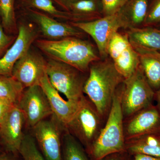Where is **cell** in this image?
I'll return each mask as SVG.
<instances>
[{
	"mask_svg": "<svg viewBox=\"0 0 160 160\" xmlns=\"http://www.w3.org/2000/svg\"><path fill=\"white\" fill-rule=\"evenodd\" d=\"M125 78L109 57L95 61L89 66L83 92L94 104L98 112L107 119L112 101Z\"/></svg>",
	"mask_w": 160,
	"mask_h": 160,
	"instance_id": "1",
	"label": "cell"
},
{
	"mask_svg": "<svg viewBox=\"0 0 160 160\" xmlns=\"http://www.w3.org/2000/svg\"><path fill=\"white\" fill-rule=\"evenodd\" d=\"M82 38L67 37L51 40H36L37 47L49 59L66 63L85 73L91 63L101 59L98 49Z\"/></svg>",
	"mask_w": 160,
	"mask_h": 160,
	"instance_id": "2",
	"label": "cell"
},
{
	"mask_svg": "<svg viewBox=\"0 0 160 160\" xmlns=\"http://www.w3.org/2000/svg\"><path fill=\"white\" fill-rule=\"evenodd\" d=\"M123 83L113 98L106 123L99 136L87 152L92 160H99L108 155L126 150L124 117L121 105Z\"/></svg>",
	"mask_w": 160,
	"mask_h": 160,
	"instance_id": "3",
	"label": "cell"
},
{
	"mask_svg": "<svg viewBox=\"0 0 160 160\" xmlns=\"http://www.w3.org/2000/svg\"><path fill=\"white\" fill-rule=\"evenodd\" d=\"M106 121L99 113L94 104L84 95L77 111L66 128L87 152L97 139Z\"/></svg>",
	"mask_w": 160,
	"mask_h": 160,
	"instance_id": "4",
	"label": "cell"
},
{
	"mask_svg": "<svg viewBox=\"0 0 160 160\" xmlns=\"http://www.w3.org/2000/svg\"><path fill=\"white\" fill-rule=\"evenodd\" d=\"M155 92L146 79L140 65L123 83L121 105L124 119L153 104Z\"/></svg>",
	"mask_w": 160,
	"mask_h": 160,
	"instance_id": "5",
	"label": "cell"
},
{
	"mask_svg": "<svg viewBox=\"0 0 160 160\" xmlns=\"http://www.w3.org/2000/svg\"><path fill=\"white\" fill-rule=\"evenodd\" d=\"M46 72L52 86L67 100H79L84 95L83 88L88 77L86 73L51 59L47 61Z\"/></svg>",
	"mask_w": 160,
	"mask_h": 160,
	"instance_id": "6",
	"label": "cell"
},
{
	"mask_svg": "<svg viewBox=\"0 0 160 160\" xmlns=\"http://www.w3.org/2000/svg\"><path fill=\"white\" fill-rule=\"evenodd\" d=\"M69 23L91 37L96 44L101 59L109 57L108 46L112 37L120 29L124 28L118 12L92 21Z\"/></svg>",
	"mask_w": 160,
	"mask_h": 160,
	"instance_id": "7",
	"label": "cell"
},
{
	"mask_svg": "<svg viewBox=\"0 0 160 160\" xmlns=\"http://www.w3.org/2000/svg\"><path fill=\"white\" fill-rule=\"evenodd\" d=\"M40 151L48 160H62V132L66 127L52 114L50 119L43 120L32 128Z\"/></svg>",
	"mask_w": 160,
	"mask_h": 160,
	"instance_id": "8",
	"label": "cell"
},
{
	"mask_svg": "<svg viewBox=\"0 0 160 160\" xmlns=\"http://www.w3.org/2000/svg\"><path fill=\"white\" fill-rule=\"evenodd\" d=\"M17 106L24 114L26 125L31 128L53 114L47 96L40 85L25 88Z\"/></svg>",
	"mask_w": 160,
	"mask_h": 160,
	"instance_id": "9",
	"label": "cell"
},
{
	"mask_svg": "<svg viewBox=\"0 0 160 160\" xmlns=\"http://www.w3.org/2000/svg\"><path fill=\"white\" fill-rule=\"evenodd\" d=\"M108 53L116 69L125 79L130 77L139 66L138 54L125 32L118 31L112 36L108 46Z\"/></svg>",
	"mask_w": 160,
	"mask_h": 160,
	"instance_id": "10",
	"label": "cell"
},
{
	"mask_svg": "<svg viewBox=\"0 0 160 160\" xmlns=\"http://www.w3.org/2000/svg\"><path fill=\"white\" fill-rule=\"evenodd\" d=\"M47 61L41 55L29 49L15 64L12 76L25 88L40 85L46 74Z\"/></svg>",
	"mask_w": 160,
	"mask_h": 160,
	"instance_id": "11",
	"label": "cell"
},
{
	"mask_svg": "<svg viewBox=\"0 0 160 160\" xmlns=\"http://www.w3.org/2000/svg\"><path fill=\"white\" fill-rule=\"evenodd\" d=\"M38 36L37 30L32 24L22 23L18 26L17 37L0 59V75L12 76L15 64L30 49Z\"/></svg>",
	"mask_w": 160,
	"mask_h": 160,
	"instance_id": "12",
	"label": "cell"
},
{
	"mask_svg": "<svg viewBox=\"0 0 160 160\" xmlns=\"http://www.w3.org/2000/svg\"><path fill=\"white\" fill-rule=\"evenodd\" d=\"M125 139L160 132V110L154 103L141 109L123 122Z\"/></svg>",
	"mask_w": 160,
	"mask_h": 160,
	"instance_id": "13",
	"label": "cell"
},
{
	"mask_svg": "<svg viewBox=\"0 0 160 160\" xmlns=\"http://www.w3.org/2000/svg\"><path fill=\"white\" fill-rule=\"evenodd\" d=\"M25 117L17 105L12 107L0 123V141L9 153L19 152L25 134Z\"/></svg>",
	"mask_w": 160,
	"mask_h": 160,
	"instance_id": "14",
	"label": "cell"
},
{
	"mask_svg": "<svg viewBox=\"0 0 160 160\" xmlns=\"http://www.w3.org/2000/svg\"><path fill=\"white\" fill-rule=\"evenodd\" d=\"M29 14L46 39L55 40L71 37L83 38L86 34L70 23L58 22L41 12L29 9Z\"/></svg>",
	"mask_w": 160,
	"mask_h": 160,
	"instance_id": "15",
	"label": "cell"
},
{
	"mask_svg": "<svg viewBox=\"0 0 160 160\" xmlns=\"http://www.w3.org/2000/svg\"><path fill=\"white\" fill-rule=\"evenodd\" d=\"M40 86L47 96L53 114L66 127L77 111L81 99L79 100H64L58 92L52 86L46 74L41 80Z\"/></svg>",
	"mask_w": 160,
	"mask_h": 160,
	"instance_id": "16",
	"label": "cell"
},
{
	"mask_svg": "<svg viewBox=\"0 0 160 160\" xmlns=\"http://www.w3.org/2000/svg\"><path fill=\"white\" fill-rule=\"evenodd\" d=\"M125 32L138 53L145 50L160 52V29L158 28L142 26L126 29Z\"/></svg>",
	"mask_w": 160,
	"mask_h": 160,
	"instance_id": "17",
	"label": "cell"
},
{
	"mask_svg": "<svg viewBox=\"0 0 160 160\" xmlns=\"http://www.w3.org/2000/svg\"><path fill=\"white\" fill-rule=\"evenodd\" d=\"M125 150L131 155L142 154L160 158V132L126 140Z\"/></svg>",
	"mask_w": 160,
	"mask_h": 160,
	"instance_id": "18",
	"label": "cell"
},
{
	"mask_svg": "<svg viewBox=\"0 0 160 160\" xmlns=\"http://www.w3.org/2000/svg\"><path fill=\"white\" fill-rule=\"evenodd\" d=\"M148 6V0H128L118 12L122 21L123 29L142 27Z\"/></svg>",
	"mask_w": 160,
	"mask_h": 160,
	"instance_id": "19",
	"label": "cell"
},
{
	"mask_svg": "<svg viewBox=\"0 0 160 160\" xmlns=\"http://www.w3.org/2000/svg\"><path fill=\"white\" fill-rule=\"evenodd\" d=\"M140 66L155 92L160 88V52L145 50L138 52Z\"/></svg>",
	"mask_w": 160,
	"mask_h": 160,
	"instance_id": "20",
	"label": "cell"
},
{
	"mask_svg": "<svg viewBox=\"0 0 160 160\" xmlns=\"http://www.w3.org/2000/svg\"><path fill=\"white\" fill-rule=\"evenodd\" d=\"M62 7L66 11L84 18L86 22L103 17L101 0H80L64 5Z\"/></svg>",
	"mask_w": 160,
	"mask_h": 160,
	"instance_id": "21",
	"label": "cell"
},
{
	"mask_svg": "<svg viewBox=\"0 0 160 160\" xmlns=\"http://www.w3.org/2000/svg\"><path fill=\"white\" fill-rule=\"evenodd\" d=\"M27 3L32 8L43 12V13H46L49 16L67 20L68 22H86L85 19L79 16L58 9L52 0H27Z\"/></svg>",
	"mask_w": 160,
	"mask_h": 160,
	"instance_id": "22",
	"label": "cell"
},
{
	"mask_svg": "<svg viewBox=\"0 0 160 160\" xmlns=\"http://www.w3.org/2000/svg\"><path fill=\"white\" fill-rule=\"evenodd\" d=\"M62 160H92L82 145L67 130L62 137Z\"/></svg>",
	"mask_w": 160,
	"mask_h": 160,
	"instance_id": "23",
	"label": "cell"
},
{
	"mask_svg": "<svg viewBox=\"0 0 160 160\" xmlns=\"http://www.w3.org/2000/svg\"><path fill=\"white\" fill-rule=\"evenodd\" d=\"M0 21L6 33L17 35L18 26L15 12L14 0H0Z\"/></svg>",
	"mask_w": 160,
	"mask_h": 160,
	"instance_id": "24",
	"label": "cell"
},
{
	"mask_svg": "<svg viewBox=\"0 0 160 160\" xmlns=\"http://www.w3.org/2000/svg\"><path fill=\"white\" fill-rule=\"evenodd\" d=\"M24 88L12 76L0 75V98L17 105Z\"/></svg>",
	"mask_w": 160,
	"mask_h": 160,
	"instance_id": "25",
	"label": "cell"
},
{
	"mask_svg": "<svg viewBox=\"0 0 160 160\" xmlns=\"http://www.w3.org/2000/svg\"><path fill=\"white\" fill-rule=\"evenodd\" d=\"M19 152L23 160H48L37 146L33 136L25 134Z\"/></svg>",
	"mask_w": 160,
	"mask_h": 160,
	"instance_id": "26",
	"label": "cell"
},
{
	"mask_svg": "<svg viewBox=\"0 0 160 160\" xmlns=\"http://www.w3.org/2000/svg\"><path fill=\"white\" fill-rule=\"evenodd\" d=\"M160 24V0H152L143 26L157 27Z\"/></svg>",
	"mask_w": 160,
	"mask_h": 160,
	"instance_id": "27",
	"label": "cell"
},
{
	"mask_svg": "<svg viewBox=\"0 0 160 160\" xmlns=\"http://www.w3.org/2000/svg\"><path fill=\"white\" fill-rule=\"evenodd\" d=\"M128 0H101L103 16L116 14L122 9Z\"/></svg>",
	"mask_w": 160,
	"mask_h": 160,
	"instance_id": "28",
	"label": "cell"
},
{
	"mask_svg": "<svg viewBox=\"0 0 160 160\" xmlns=\"http://www.w3.org/2000/svg\"><path fill=\"white\" fill-rule=\"evenodd\" d=\"M17 35H12L4 31L0 21V59L14 43Z\"/></svg>",
	"mask_w": 160,
	"mask_h": 160,
	"instance_id": "29",
	"label": "cell"
},
{
	"mask_svg": "<svg viewBox=\"0 0 160 160\" xmlns=\"http://www.w3.org/2000/svg\"><path fill=\"white\" fill-rule=\"evenodd\" d=\"M132 155L126 150L108 155L99 160H132Z\"/></svg>",
	"mask_w": 160,
	"mask_h": 160,
	"instance_id": "30",
	"label": "cell"
},
{
	"mask_svg": "<svg viewBox=\"0 0 160 160\" xmlns=\"http://www.w3.org/2000/svg\"><path fill=\"white\" fill-rule=\"evenodd\" d=\"M16 105L9 100L0 98V123L6 117L12 107Z\"/></svg>",
	"mask_w": 160,
	"mask_h": 160,
	"instance_id": "31",
	"label": "cell"
},
{
	"mask_svg": "<svg viewBox=\"0 0 160 160\" xmlns=\"http://www.w3.org/2000/svg\"><path fill=\"white\" fill-rule=\"evenodd\" d=\"M132 160H160V158L142 154L132 155Z\"/></svg>",
	"mask_w": 160,
	"mask_h": 160,
	"instance_id": "32",
	"label": "cell"
},
{
	"mask_svg": "<svg viewBox=\"0 0 160 160\" xmlns=\"http://www.w3.org/2000/svg\"><path fill=\"white\" fill-rule=\"evenodd\" d=\"M0 160H16L9 153H2L0 154Z\"/></svg>",
	"mask_w": 160,
	"mask_h": 160,
	"instance_id": "33",
	"label": "cell"
},
{
	"mask_svg": "<svg viewBox=\"0 0 160 160\" xmlns=\"http://www.w3.org/2000/svg\"><path fill=\"white\" fill-rule=\"evenodd\" d=\"M79 1L80 0H55V1L57 2L59 5H61V6H62L66 4H69V3L75 2Z\"/></svg>",
	"mask_w": 160,
	"mask_h": 160,
	"instance_id": "34",
	"label": "cell"
},
{
	"mask_svg": "<svg viewBox=\"0 0 160 160\" xmlns=\"http://www.w3.org/2000/svg\"><path fill=\"white\" fill-rule=\"evenodd\" d=\"M154 102L156 103V105L158 107L160 110V88L157 91L155 92Z\"/></svg>",
	"mask_w": 160,
	"mask_h": 160,
	"instance_id": "35",
	"label": "cell"
},
{
	"mask_svg": "<svg viewBox=\"0 0 160 160\" xmlns=\"http://www.w3.org/2000/svg\"><path fill=\"white\" fill-rule=\"evenodd\" d=\"M157 28H158V29H160V24L157 27Z\"/></svg>",
	"mask_w": 160,
	"mask_h": 160,
	"instance_id": "36",
	"label": "cell"
},
{
	"mask_svg": "<svg viewBox=\"0 0 160 160\" xmlns=\"http://www.w3.org/2000/svg\"><path fill=\"white\" fill-rule=\"evenodd\" d=\"M0 149H1V147H0Z\"/></svg>",
	"mask_w": 160,
	"mask_h": 160,
	"instance_id": "37",
	"label": "cell"
}]
</instances>
